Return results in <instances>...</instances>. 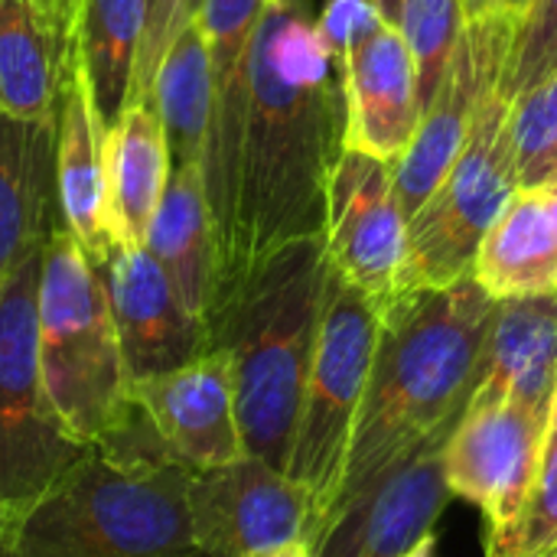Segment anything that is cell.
Masks as SVG:
<instances>
[{"mask_svg":"<svg viewBox=\"0 0 557 557\" xmlns=\"http://www.w3.org/2000/svg\"><path fill=\"white\" fill-rule=\"evenodd\" d=\"M343 72L297 0H268L248 62L235 199L215 238L206 317L274 251L326 228V186L343 153Z\"/></svg>","mask_w":557,"mask_h":557,"instance_id":"1","label":"cell"},{"mask_svg":"<svg viewBox=\"0 0 557 557\" xmlns=\"http://www.w3.org/2000/svg\"><path fill=\"white\" fill-rule=\"evenodd\" d=\"M496 304L473 274L418 290L379 330L366 401L349 444L339 493L323 525L382 473L457 421L480 382ZM320 525V529H323Z\"/></svg>","mask_w":557,"mask_h":557,"instance_id":"2","label":"cell"},{"mask_svg":"<svg viewBox=\"0 0 557 557\" xmlns=\"http://www.w3.org/2000/svg\"><path fill=\"white\" fill-rule=\"evenodd\" d=\"M189 480L163 450L85 447L36 499L0 516V557H202Z\"/></svg>","mask_w":557,"mask_h":557,"instance_id":"3","label":"cell"},{"mask_svg":"<svg viewBox=\"0 0 557 557\" xmlns=\"http://www.w3.org/2000/svg\"><path fill=\"white\" fill-rule=\"evenodd\" d=\"M326 281L330 258L323 235L300 238L258 264L206 317L209 349L232 356L245 450L277 470H287L290 460Z\"/></svg>","mask_w":557,"mask_h":557,"instance_id":"4","label":"cell"},{"mask_svg":"<svg viewBox=\"0 0 557 557\" xmlns=\"http://www.w3.org/2000/svg\"><path fill=\"white\" fill-rule=\"evenodd\" d=\"M39 359L49 398L75 441H111L137 411L101 268L55 222L39 271Z\"/></svg>","mask_w":557,"mask_h":557,"instance_id":"5","label":"cell"},{"mask_svg":"<svg viewBox=\"0 0 557 557\" xmlns=\"http://www.w3.org/2000/svg\"><path fill=\"white\" fill-rule=\"evenodd\" d=\"M379 330L382 317L375 313V307L330 268L313 362L287 460L290 480H297L313 499V516L304 542L320 532L339 493L349 444L372 375Z\"/></svg>","mask_w":557,"mask_h":557,"instance_id":"6","label":"cell"},{"mask_svg":"<svg viewBox=\"0 0 557 557\" xmlns=\"http://www.w3.org/2000/svg\"><path fill=\"white\" fill-rule=\"evenodd\" d=\"M42 245L33 248L0 284V516L36 499L85 454V444L62 424L42 379Z\"/></svg>","mask_w":557,"mask_h":557,"instance_id":"7","label":"cell"},{"mask_svg":"<svg viewBox=\"0 0 557 557\" xmlns=\"http://www.w3.org/2000/svg\"><path fill=\"white\" fill-rule=\"evenodd\" d=\"M512 101L496 85L467 134V144L431 193L408 219V290H437L473 271L480 242L519 189L512 131Z\"/></svg>","mask_w":557,"mask_h":557,"instance_id":"8","label":"cell"},{"mask_svg":"<svg viewBox=\"0 0 557 557\" xmlns=\"http://www.w3.org/2000/svg\"><path fill=\"white\" fill-rule=\"evenodd\" d=\"M323 245L330 268L385 320L408 290V219L395 196L392 163L343 150L326 186Z\"/></svg>","mask_w":557,"mask_h":557,"instance_id":"9","label":"cell"},{"mask_svg":"<svg viewBox=\"0 0 557 557\" xmlns=\"http://www.w3.org/2000/svg\"><path fill=\"white\" fill-rule=\"evenodd\" d=\"M519 26V10L493 7L473 20H467L463 36L450 55L444 82L421 114L418 134L405 157L392 166L395 196L401 202L405 219H411L431 193L444 183L450 166L457 163L470 124L483 104V98L503 85L512 36Z\"/></svg>","mask_w":557,"mask_h":557,"instance_id":"10","label":"cell"},{"mask_svg":"<svg viewBox=\"0 0 557 557\" xmlns=\"http://www.w3.org/2000/svg\"><path fill=\"white\" fill-rule=\"evenodd\" d=\"M548 414L503 401L467 408L447 444L450 493L473 503L486 522V542L519 552L525 509L539 476Z\"/></svg>","mask_w":557,"mask_h":557,"instance_id":"11","label":"cell"},{"mask_svg":"<svg viewBox=\"0 0 557 557\" xmlns=\"http://www.w3.org/2000/svg\"><path fill=\"white\" fill-rule=\"evenodd\" d=\"M310 516V493L255 454L196 470L189 480V519L202 557H255L297 542Z\"/></svg>","mask_w":557,"mask_h":557,"instance_id":"12","label":"cell"},{"mask_svg":"<svg viewBox=\"0 0 557 557\" xmlns=\"http://www.w3.org/2000/svg\"><path fill=\"white\" fill-rule=\"evenodd\" d=\"M460 421V418H457ZM457 421L431 434L414 454L382 473L346 503L307 545L317 557H401L434 535L454 499L447 483V444Z\"/></svg>","mask_w":557,"mask_h":557,"instance_id":"13","label":"cell"},{"mask_svg":"<svg viewBox=\"0 0 557 557\" xmlns=\"http://www.w3.org/2000/svg\"><path fill=\"white\" fill-rule=\"evenodd\" d=\"M131 392L170 457L193 473L248 454L238 424L235 369L225 349H206L170 372L134 382Z\"/></svg>","mask_w":557,"mask_h":557,"instance_id":"14","label":"cell"},{"mask_svg":"<svg viewBox=\"0 0 557 557\" xmlns=\"http://www.w3.org/2000/svg\"><path fill=\"white\" fill-rule=\"evenodd\" d=\"M101 277L131 382L170 372L209 349L206 323L183 307L147 245H108Z\"/></svg>","mask_w":557,"mask_h":557,"instance_id":"15","label":"cell"},{"mask_svg":"<svg viewBox=\"0 0 557 557\" xmlns=\"http://www.w3.org/2000/svg\"><path fill=\"white\" fill-rule=\"evenodd\" d=\"M343 150L398 163L421 124L418 65L398 26L382 23L343 62Z\"/></svg>","mask_w":557,"mask_h":557,"instance_id":"16","label":"cell"},{"mask_svg":"<svg viewBox=\"0 0 557 557\" xmlns=\"http://www.w3.org/2000/svg\"><path fill=\"white\" fill-rule=\"evenodd\" d=\"M264 7L268 0H202L196 13L212 72V124L202 176L215 238L222 235L235 199L238 153L248 114V62Z\"/></svg>","mask_w":557,"mask_h":557,"instance_id":"17","label":"cell"},{"mask_svg":"<svg viewBox=\"0 0 557 557\" xmlns=\"http://www.w3.org/2000/svg\"><path fill=\"white\" fill-rule=\"evenodd\" d=\"M557 385V294L496 304L480 362V382L467 408L503 401L548 414Z\"/></svg>","mask_w":557,"mask_h":557,"instance_id":"18","label":"cell"},{"mask_svg":"<svg viewBox=\"0 0 557 557\" xmlns=\"http://www.w3.org/2000/svg\"><path fill=\"white\" fill-rule=\"evenodd\" d=\"M104 134L85 69L69 52V69L59 95L55 127V199L59 219L75 235L82 251L101 268L108 258L104 235Z\"/></svg>","mask_w":557,"mask_h":557,"instance_id":"19","label":"cell"},{"mask_svg":"<svg viewBox=\"0 0 557 557\" xmlns=\"http://www.w3.org/2000/svg\"><path fill=\"white\" fill-rule=\"evenodd\" d=\"M170 180V147L153 98L121 108L104 134V235L108 245H147Z\"/></svg>","mask_w":557,"mask_h":557,"instance_id":"20","label":"cell"},{"mask_svg":"<svg viewBox=\"0 0 557 557\" xmlns=\"http://www.w3.org/2000/svg\"><path fill=\"white\" fill-rule=\"evenodd\" d=\"M55 127L0 111V284L62 222L55 199Z\"/></svg>","mask_w":557,"mask_h":557,"instance_id":"21","label":"cell"},{"mask_svg":"<svg viewBox=\"0 0 557 557\" xmlns=\"http://www.w3.org/2000/svg\"><path fill=\"white\" fill-rule=\"evenodd\" d=\"M72 26L49 0H0V111L23 121L59 114Z\"/></svg>","mask_w":557,"mask_h":557,"instance_id":"22","label":"cell"},{"mask_svg":"<svg viewBox=\"0 0 557 557\" xmlns=\"http://www.w3.org/2000/svg\"><path fill=\"white\" fill-rule=\"evenodd\" d=\"M470 274L493 300L557 294V186L516 189Z\"/></svg>","mask_w":557,"mask_h":557,"instance_id":"23","label":"cell"},{"mask_svg":"<svg viewBox=\"0 0 557 557\" xmlns=\"http://www.w3.org/2000/svg\"><path fill=\"white\" fill-rule=\"evenodd\" d=\"M147 251L170 277L183 307L206 323L215 274V225L199 163L170 170L166 193L147 232Z\"/></svg>","mask_w":557,"mask_h":557,"instance_id":"24","label":"cell"},{"mask_svg":"<svg viewBox=\"0 0 557 557\" xmlns=\"http://www.w3.org/2000/svg\"><path fill=\"white\" fill-rule=\"evenodd\" d=\"M150 0H78L72 52L85 69L95 108L111 124L127 104Z\"/></svg>","mask_w":557,"mask_h":557,"instance_id":"25","label":"cell"},{"mask_svg":"<svg viewBox=\"0 0 557 557\" xmlns=\"http://www.w3.org/2000/svg\"><path fill=\"white\" fill-rule=\"evenodd\" d=\"M153 108L166 134L170 170L189 163L202 166L212 124V72L199 20L186 23L166 49L153 82Z\"/></svg>","mask_w":557,"mask_h":557,"instance_id":"26","label":"cell"},{"mask_svg":"<svg viewBox=\"0 0 557 557\" xmlns=\"http://www.w3.org/2000/svg\"><path fill=\"white\" fill-rule=\"evenodd\" d=\"M519 189L557 186V72L509 108Z\"/></svg>","mask_w":557,"mask_h":557,"instance_id":"27","label":"cell"},{"mask_svg":"<svg viewBox=\"0 0 557 557\" xmlns=\"http://www.w3.org/2000/svg\"><path fill=\"white\" fill-rule=\"evenodd\" d=\"M463 26H467L463 0H405V16L398 29L408 39L418 65L421 114L428 111V104L434 101L444 82V72L463 36Z\"/></svg>","mask_w":557,"mask_h":557,"instance_id":"28","label":"cell"},{"mask_svg":"<svg viewBox=\"0 0 557 557\" xmlns=\"http://www.w3.org/2000/svg\"><path fill=\"white\" fill-rule=\"evenodd\" d=\"M557 72V0H532L519 13V26L512 36L503 95L516 101L522 91Z\"/></svg>","mask_w":557,"mask_h":557,"instance_id":"29","label":"cell"},{"mask_svg":"<svg viewBox=\"0 0 557 557\" xmlns=\"http://www.w3.org/2000/svg\"><path fill=\"white\" fill-rule=\"evenodd\" d=\"M557 555V385L548 408L545 441H542V460L539 476L532 486V499L525 509L519 557H555Z\"/></svg>","mask_w":557,"mask_h":557,"instance_id":"30","label":"cell"},{"mask_svg":"<svg viewBox=\"0 0 557 557\" xmlns=\"http://www.w3.org/2000/svg\"><path fill=\"white\" fill-rule=\"evenodd\" d=\"M385 20L379 16L372 0H330L317 20V29L336 62H343L369 33H375Z\"/></svg>","mask_w":557,"mask_h":557,"instance_id":"31","label":"cell"},{"mask_svg":"<svg viewBox=\"0 0 557 557\" xmlns=\"http://www.w3.org/2000/svg\"><path fill=\"white\" fill-rule=\"evenodd\" d=\"M255 557H317V555H313V548H310L304 539H297V542L277 545V548H271V552H261V555H255Z\"/></svg>","mask_w":557,"mask_h":557,"instance_id":"32","label":"cell"},{"mask_svg":"<svg viewBox=\"0 0 557 557\" xmlns=\"http://www.w3.org/2000/svg\"><path fill=\"white\" fill-rule=\"evenodd\" d=\"M379 16L388 23V26H401V16H405V0H372Z\"/></svg>","mask_w":557,"mask_h":557,"instance_id":"33","label":"cell"},{"mask_svg":"<svg viewBox=\"0 0 557 557\" xmlns=\"http://www.w3.org/2000/svg\"><path fill=\"white\" fill-rule=\"evenodd\" d=\"M401 557H437V535H428V539H421L408 555Z\"/></svg>","mask_w":557,"mask_h":557,"instance_id":"34","label":"cell"},{"mask_svg":"<svg viewBox=\"0 0 557 557\" xmlns=\"http://www.w3.org/2000/svg\"><path fill=\"white\" fill-rule=\"evenodd\" d=\"M493 7H499V0H463L467 20H473V16H480V13H486V10H493Z\"/></svg>","mask_w":557,"mask_h":557,"instance_id":"35","label":"cell"},{"mask_svg":"<svg viewBox=\"0 0 557 557\" xmlns=\"http://www.w3.org/2000/svg\"><path fill=\"white\" fill-rule=\"evenodd\" d=\"M49 3H52V10H55V13H59V16H62V20H65V23L72 26V16H75V3H78V0H49Z\"/></svg>","mask_w":557,"mask_h":557,"instance_id":"36","label":"cell"},{"mask_svg":"<svg viewBox=\"0 0 557 557\" xmlns=\"http://www.w3.org/2000/svg\"><path fill=\"white\" fill-rule=\"evenodd\" d=\"M486 557H519V552H509L496 542H486Z\"/></svg>","mask_w":557,"mask_h":557,"instance_id":"37","label":"cell"},{"mask_svg":"<svg viewBox=\"0 0 557 557\" xmlns=\"http://www.w3.org/2000/svg\"><path fill=\"white\" fill-rule=\"evenodd\" d=\"M499 7H509V10H519L522 13L529 7V0H499Z\"/></svg>","mask_w":557,"mask_h":557,"instance_id":"38","label":"cell"},{"mask_svg":"<svg viewBox=\"0 0 557 557\" xmlns=\"http://www.w3.org/2000/svg\"><path fill=\"white\" fill-rule=\"evenodd\" d=\"M183 3H186V13H189V20H196V13H199L202 0H183Z\"/></svg>","mask_w":557,"mask_h":557,"instance_id":"39","label":"cell"},{"mask_svg":"<svg viewBox=\"0 0 557 557\" xmlns=\"http://www.w3.org/2000/svg\"><path fill=\"white\" fill-rule=\"evenodd\" d=\"M529 3H532V0H529Z\"/></svg>","mask_w":557,"mask_h":557,"instance_id":"40","label":"cell"},{"mask_svg":"<svg viewBox=\"0 0 557 557\" xmlns=\"http://www.w3.org/2000/svg\"><path fill=\"white\" fill-rule=\"evenodd\" d=\"M555 557H557V555H555Z\"/></svg>","mask_w":557,"mask_h":557,"instance_id":"41","label":"cell"}]
</instances>
